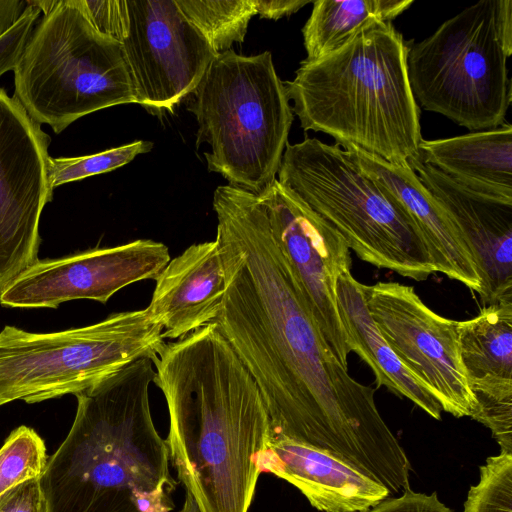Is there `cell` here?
I'll return each instance as SVG.
<instances>
[{
  "instance_id": "obj_25",
  "label": "cell",
  "mask_w": 512,
  "mask_h": 512,
  "mask_svg": "<svg viewBox=\"0 0 512 512\" xmlns=\"http://www.w3.org/2000/svg\"><path fill=\"white\" fill-rule=\"evenodd\" d=\"M153 143L144 140L111 148L96 154L49 159L48 176L52 190L63 184L109 172L131 162L137 155L148 153Z\"/></svg>"
},
{
  "instance_id": "obj_1",
  "label": "cell",
  "mask_w": 512,
  "mask_h": 512,
  "mask_svg": "<svg viewBox=\"0 0 512 512\" xmlns=\"http://www.w3.org/2000/svg\"><path fill=\"white\" fill-rule=\"evenodd\" d=\"M213 209L226 282L214 322L259 388L271 437L323 450L398 490L408 456L379 413L376 390L325 342L258 195L219 186Z\"/></svg>"
},
{
  "instance_id": "obj_4",
  "label": "cell",
  "mask_w": 512,
  "mask_h": 512,
  "mask_svg": "<svg viewBox=\"0 0 512 512\" xmlns=\"http://www.w3.org/2000/svg\"><path fill=\"white\" fill-rule=\"evenodd\" d=\"M403 36L392 23L363 30L338 51L302 61L284 82L305 130L323 132L394 165L419 156L420 109Z\"/></svg>"
},
{
  "instance_id": "obj_24",
  "label": "cell",
  "mask_w": 512,
  "mask_h": 512,
  "mask_svg": "<svg viewBox=\"0 0 512 512\" xmlns=\"http://www.w3.org/2000/svg\"><path fill=\"white\" fill-rule=\"evenodd\" d=\"M48 457L42 438L34 429L19 426L0 448V495L43 474Z\"/></svg>"
},
{
  "instance_id": "obj_9",
  "label": "cell",
  "mask_w": 512,
  "mask_h": 512,
  "mask_svg": "<svg viewBox=\"0 0 512 512\" xmlns=\"http://www.w3.org/2000/svg\"><path fill=\"white\" fill-rule=\"evenodd\" d=\"M162 332L147 308L58 332L7 325L0 331V406L76 395L137 360L154 362L165 345Z\"/></svg>"
},
{
  "instance_id": "obj_18",
  "label": "cell",
  "mask_w": 512,
  "mask_h": 512,
  "mask_svg": "<svg viewBox=\"0 0 512 512\" xmlns=\"http://www.w3.org/2000/svg\"><path fill=\"white\" fill-rule=\"evenodd\" d=\"M155 280L147 310L161 324L164 339H180L214 322L226 290L217 241L190 245Z\"/></svg>"
},
{
  "instance_id": "obj_13",
  "label": "cell",
  "mask_w": 512,
  "mask_h": 512,
  "mask_svg": "<svg viewBox=\"0 0 512 512\" xmlns=\"http://www.w3.org/2000/svg\"><path fill=\"white\" fill-rule=\"evenodd\" d=\"M129 27L121 42L135 104L153 114L193 93L217 53L175 0H127Z\"/></svg>"
},
{
  "instance_id": "obj_27",
  "label": "cell",
  "mask_w": 512,
  "mask_h": 512,
  "mask_svg": "<svg viewBox=\"0 0 512 512\" xmlns=\"http://www.w3.org/2000/svg\"><path fill=\"white\" fill-rule=\"evenodd\" d=\"M100 33L122 42L127 36V0H68Z\"/></svg>"
},
{
  "instance_id": "obj_17",
  "label": "cell",
  "mask_w": 512,
  "mask_h": 512,
  "mask_svg": "<svg viewBox=\"0 0 512 512\" xmlns=\"http://www.w3.org/2000/svg\"><path fill=\"white\" fill-rule=\"evenodd\" d=\"M343 149L405 208L427 244L436 271L479 294L481 278L472 250L410 165H394L350 145Z\"/></svg>"
},
{
  "instance_id": "obj_14",
  "label": "cell",
  "mask_w": 512,
  "mask_h": 512,
  "mask_svg": "<svg viewBox=\"0 0 512 512\" xmlns=\"http://www.w3.org/2000/svg\"><path fill=\"white\" fill-rule=\"evenodd\" d=\"M170 259L164 243L137 239L63 258L38 260L0 292V304L12 308H57L77 299L106 303L130 284L155 280Z\"/></svg>"
},
{
  "instance_id": "obj_28",
  "label": "cell",
  "mask_w": 512,
  "mask_h": 512,
  "mask_svg": "<svg viewBox=\"0 0 512 512\" xmlns=\"http://www.w3.org/2000/svg\"><path fill=\"white\" fill-rule=\"evenodd\" d=\"M41 10L28 0V6L16 24L0 38V77L13 71L40 17Z\"/></svg>"
},
{
  "instance_id": "obj_31",
  "label": "cell",
  "mask_w": 512,
  "mask_h": 512,
  "mask_svg": "<svg viewBox=\"0 0 512 512\" xmlns=\"http://www.w3.org/2000/svg\"><path fill=\"white\" fill-rule=\"evenodd\" d=\"M256 14L261 18L278 20L284 16L291 15L300 10L305 5L311 3L310 0H253Z\"/></svg>"
},
{
  "instance_id": "obj_15",
  "label": "cell",
  "mask_w": 512,
  "mask_h": 512,
  "mask_svg": "<svg viewBox=\"0 0 512 512\" xmlns=\"http://www.w3.org/2000/svg\"><path fill=\"white\" fill-rule=\"evenodd\" d=\"M408 164L472 250L482 303L512 300V202L475 192L419 157Z\"/></svg>"
},
{
  "instance_id": "obj_30",
  "label": "cell",
  "mask_w": 512,
  "mask_h": 512,
  "mask_svg": "<svg viewBox=\"0 0 512 512\" xmlns=\"http://www.w3.org/2000/svg\"><path fill=\"white\" fill-rule=\"evenodd\" d=\"M0 512H48L39 479L21 483L0 495Z\"/></svg>"
},
{
  "instance_id": "obj_23",
  "label": "cell",
  "mask_w": 512,
  "mask_h": 512,
  "mask_svg": "<svg viewBox=\"0 0 512 512\" xmlns=\"http://www.w3.org/2000/svg\"><path fill=\"white\" fill-rule=\"evenodd\" d=\"M176 5L219 54L243 42L256 15L253 0H175Z\"/></svg>"
},
{
  "instance_id": "obj_21",
  "label": "cell",
  "mask_w": 512,
  "mask_h": 512,
  "mask_svg": "<svg viewBox=\"0 0 512 512\" xmlns=\"http://www.w3.org/2000/svg\"><path fill=\"white\" fill-rule=\"evenodd\" d=\"M458 343L472 394H512V300L459 321Z\"/></svg>"
},
{
  "instance_id": "obj_10",
  "label": "cell",
  "mask_w": 512,
  "mask_h": 512,
  "mask_svg": "<svg viewBox=\"0 0 512 512\" xmlns=\"http://www.w3.org/2000/svg\"><path fill=\"white\" fill-rule=\"evenodd\" d=\"M257 195L272 235L302 288L325 342L339 363L347 367L350 339L336 293L339 276L351 271L347 242L278 179Z\"/></svg>"
},
{
  "instance_id": "obj_7",
  "label": "cell",
  "mask_w": 512,
  "mask_h": 512,
  "mask_svg": "<svg viewBox=\"0 0 512 512\" xmlns=\"http://www.w3.org/2000/svg\"><path fill=\"white\" fill-rule=\"evenodd\" d=\"M33 3L43 16L13 70V96L33 121L58 134L85 115L135 103L120 42L68 0Z\"/></svg>"
},
{
  "instance_id": "obj_8",
  "label": "cell",
  "mask_w": 512,
  "mask_h": 512,
  "mask_svg": "<svg viewBox=\"0 0 512 512\" xmlns=\"http://www.w3.org/2000/svg\"><path fill=\"white\" fill-rule=\"evenodd\" d=\"M511 54L512 1H479L408 47L413 95L469 130L497 128L511 104Z\"/></svg>"
},
{
  "instance_id": "obj_19",
  "label": "cell",
  "mask_w": 512,
  "mask_h": 512,
  "mask_svg": "<svg viewBox=\"0 0 512 512\" xmlns=\"http://www.w3.org/2000/svg\"><path fill=\"white\" fill-rule=\"evenodd\" d=\"M422 161L467 188L512 202V126L437 140L419 145Z\"/></svg>"
},
{
  "instance_id": "obj_29",
  "label": "cell",
  "mask_w": 512,
  "mask_h": 512,
  "mask_svg": "<svg viewBox=\"0 0 512 512\" xmlns=\"http://www.w3.org/2000/svg\"><path fill=\"white\" fill-rule=\"evenodd\" d=\"M364 512H453L434 492L416 493L410 488L397 497H388Z\"/></svg>"
},
{
  "instance_id": "obj_11",
  "label": "cell",
  "mask_w": 512,
  "mask_h": 512,
  "mask_svg": "<svg viewBox=\"0 0 512 512\" xmlns=\"http://www.w3.org/2000/svg\"><path fill=\"white\" fill-rule=\"evenodd\" d=\"M365 295L369 314L387 344L442 410L471 417L475 399L460 359L459 321L434 312L409 285L377 282L365 285Z\"/></svg>"
},
{
  "instance_id": "obj_16",
  "label": "cell",
  "mask_w": 512,
  "mask_h": 512,
  "mask_svg": "<svg viewBox=\"0 0 512 512\" xmlns=\"http://www.w3.org/2000/svg\"><path fill=\"white\" fill-rule=\"evenodd\" d=\"M257 463L260 473L291 483L322 512H364L391 497L384 486L339 458L284 437H271Z\"/></svg>"
},
{
  "instance_id": "obj_26",
  "label": "cell",
  "mask_w": 512,
  "mask_h": 512,
  "mask_svg": "<svg viewBox=\"0 0 512 512\" xmlns=\"http://www.w3.org/2000/svg\"><path fill=\"white\" fill-rule=\"evenodd\" d=\"M463 512H512V454L501 452L480 466L479 482L471 486Z\"/></svg>"
},
{
  "instance_id": "obj_6",
  "label": "cell",
  "mask_w": 512,
  "mask_h": 512,
  "mask_svg": "<svg viewBox=\"0 0 512 512\" xmlns=\"http://www.w3.org/2000/svg\"><path fill=\"white\" fill-rule=\"evenodd\" d=\"M277 174L361 260L416 281L437 272L405 208L340 145L317 138L287 143Z\"/></svg>"
},
{
  "instance_id": "obj_20",
  "label": "cell",
  "mask_w": 512,
  "mask_h": 512,
  "mask_svg": "<svg viewBox=\"0 0 512 512\" xmlns=\"http://www.w3.org/2000/svg\"><path fill=\"white\" fill-rule=\"evenodd\" d=\"M336 293L350 350L369 365L377 387L385 386L394 394L411 400L432 418L441 420L442 408L438 401L398 359L371 318L366 305L365 284L349 271L339 276Z\"/></svg>"
},
{
  "instance_id": "obj_5",
  "label": "cell",
  "mask_w": 512,
  "mask_h": 512,
  "mask_svg": "<svg viewBox=\"0 0 512 512\" xmlns=\"http://www.w3.org/2000/svg\"><path fill=\"white\" fill-rule=\"evenodd\" d=\"M187 109L198 123L209 171L228 185L259 194L276 179L294 119L272 55L219 53L192 93Z\"/></svg>"
},
{
  "instance_id": "obj_32",
  "label": "cell",
  "mask_w": 512,
  "mask_h": 512,
  "mask_svg": "<svg viewBox=\"0 0 512 512\" xmlns=\"http://www.w3.org/2000/svg\"><path fill=\"white\" fill-rule=\"evenodd\" d=\"M27 6L28 0H0V38L16 24Z\"/></svg>"
},
{
  "instance_id": "obj_22",
  "label": "cell",
  "mask_w": 512,
  "mask_h": 512,
  "mask_svg": "<svg viewBox=\"0 0 512 512\" xmlns=\"http://www.w3.org/2000/svg\"><path fill=\"white\" fill-rule=\"evenodd\" d=\"M412 0H317L303 29L305 62L319 60L348 44L363 30L391 23Z\"/></svg>"
},
{
  "instance_id": "obj_2",
  "label": "cell",
  "mask_w": 512,
  "mask_h": 512,
  "mask_svg": "<svg viewBox=\"0 0 512 512\" xmlns=\"http://www.w3.org/2000/svg\"><path fill=\"white\" fill-rule=\"evenodd\" d=\"M167 403L169 461L200 512H248L271 438L259 388L216 322L165 343L153 362Z\"/></svg>"
},
{
  "instance_id": "obj_33",
  "label": "cell",
  "mask_w": 512,
  "mask_h": 512,
  "mask_svg": "<svg viewBox=\"0 0 512 512\" xmlns=\"http://www.w3.org/2000/svg\"><path fill=\"white\" fill-rule=\"evenodd\" d=\"M179 512H200L194 498L190 493H185V500Z\"/></svg>"
},
{
  "instance_id": "obj_3",
  "label": "cell",
  "mask_w": 512,
  "mask_h": 512,
  "mask_svg": "<svg viewBox=\"0 0 512 512\" xmlns=\"http://www.w3.org/2000/svg\"><path fill=\"white\" fill-rule=\"evenodd\" d=\"M153 362L140 359L76 394L71 429L39 478L48 512H171L177 482L154 425Z\"/></svg>"
},
{
  "instance_id": "obj_12",
  "label": "cell",
  "mask_w": 512,
  "mask_h": 512,
  "mask_svg": "<svg viewBox=\"0 0 512 512\" xmlns=\"http://www.w3.org/2000/svg\"><path fill=\"white\" fill-rule=\"evenodd\" d=\"M50 137L0 87V292L38 261L40 217L52 200Z\"/></svg>"
}]
</instances>
